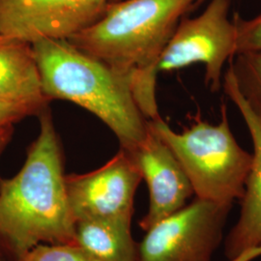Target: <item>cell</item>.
<instances>
[{"label":"cell","instance_id":"1","mask_svg":"<svg viewBox=\"0 0 261 261\" xmlns=\"http://www.w3.org/2000/svg\"><path fill=\"white\" fill-rule=\"evenodd\" d=\"M39 117L23 166L13 177H0V255L6 261L19 260L40 244H76L62 146L47 108Z\"/></svg>","mask_w":261,"mask_h":261},{"label":"cell","instance_id":"10","mask_svg":"<svg viewBox=\"0 0 261 261\" xmlns=\"http://www.w3.org/2000/svg\"><path fill=\"white\" fill-rule=\"evenodd\" d=\"M222 86L241 113L253 147L252 168L241 199L240 218L224 241L225 256L231 260L240 253L261 246V116L239 89L231 64L224 73Z\"/></svg>","mask_w":261,"mask_h":261},{"label":"cell","instance_id":"20","mask_svg":"<svg viewBox=\"0 0 261 261\" xmlns=\"http://www.w3.org/2000/svg\"><path fill=\"white\" fill-rule=\"evenodd\" d=\"M0 261H6V260H5V259H4V258H3V257H2V256H1V255H0Z\"/></svg>","mask_w":261,"mask_h":261},{"label":"cell","instance_id":"19","mask_svg":"<svg viewBox=\"0 0 261 261\" xmlns=\"http://www.w3.org/2000/svg\"><path fill=\"white\" fill-rule=\"evenodd\" d=\"M204 1H206V0H196V6H197L198 4H201V3H203Z\"/></svg>","mask_w":261,"mask_h":261},{"label":"cell","instance_id":"14","mask_svg":"<svg viewBox=\"0 0 261 261\" xmlns=\"http://www.w3.org/2000/svg\"><path fill=\"white\" fill-rule=\"evenodd\" d=\"M18 261H94L77 244H40Z\"/></svg>","mask_w":261,"mask_h":261},{"label":"cell","instance_id":"16","mask_svg":"<svg viewBox=\"0 0 261 261\" xmlns=\"http://www.w3.org/2000/svg\"><path fill=\"white\" fill-rule=\"evenodd\" d=\"M36 112L28 107L0 103V128L6 125H14L23 118L34 115Z\"/></svg>","mask_w":261,"mask_h":261},{"label":"cell","instance_id":"8","mask_svg":"<svg viewBox=\"0 0 261 261\" xmlns=\"http://www.w3.org/2000/svg\"><path fill=\"white\" fill-rule=\"evenodd\" d=\"M110 0H0V33L34 44L68 40L103 16Z\"/></svg>","mask_w":261,"mask_h":261},{"label":"cell","instance_id":"11","mask_svg":"<svg viewBox=\"0 0 261 261\" xmlns=\"http://www.w3.org/2000/svg\"><path fill=\"white\" fill-rule=\"evenodd\" d=\"M49 102L32 44L0 33V103L28 107L39 115Z\"/></svg>","mask_w":261,"mask_h":261},{"label":"cell","instance_id":"3","mask_svg":"<svg viewBox=\"0 0 261 261\" xmlns=\"http://www.w3.org/2000/svg\"><path fill=\"white\" fill-rule=\"evenodd\" d=\"M45 96L75 103L97 116L114 133L123 149L148 134L129 83L102 61L68 40L46 39L32 44Z\"/></svg>","mask_w":261,"mask_h":261},{"label":"cell","instance_id":"7","mask_svg":"<svg viewBox=\"0 0 261 261\" xmlns=\"http://www.w3.org/2000/svg\"><path fill=\"white\" fill-rule=\"evenodd\" d=\"M141 180L140 169L123 148L100 168L67 174L66 195L75 223L99 221L130 227Z\"/></svg>","mask_w":261,"mask_h":261},{"label":"cell","instance_id":"21","mask_svg":"<svg viewBox=\"0 0 261 261\" xmlns=\"http://www.w3.org/2000/svg\"><path fill=\"white\" fill-rule=\"evenodd\" d=\"M115 1H119V0H110L109 2H115Z\"/></svg>","mask_w":261,"mask_h":261},{"label":"cell","instance_id":"9","mask_svg":"<svg viewBox=\"0 0 261 261\" xmlns=\"http://www.w3.org/2000/svg\"><path fill=\"white\" fill-rule=\"evenodd\" d=\"M124 150L140 169L148 187V212L139 223L146 232L154 224L187 205L195 193L173 152L150 128L140 143Z\"/></svg>","mask_w":261,"mask_h":261},{"label":"cell","instance_id":"5","mask_svg":"<svg viewBox=\"0 0 261 261\" xmlns=\"http://www.w3.org/2000/svg\"><path fill=\"white\" fill-rule=\"evenodd\" d=\"M229 10V0H209L201 14L181 19L160 58L159 73L201 63L206 84L213 92L219 91L224 65L235 56V27Z\"/></svg>","mask_w":261,"mask_h":261},{"label":"cell","instance_id":"13","mask_svg":"<svg viewBox=\"0 0 261 261\" xmlns=\"http://www.w3.org/2000/svg\"><path fill=\"white\" fill-rule=\"evenodd\" d=\"M231 63L239 89L261 116V51L236 56Z\"/></svg>","mask_w":261,"mask_h":261},{"label":"cell","instance_id":"6","mask_svg":"<svg viewBox=\"0 0 261 261\" xmlns=\"http://www.w3.org/2000/svg\"><path fill=\"white\" fill-rule=\"evenodd\" d=\"M231 208L196 197L146 231L139 261L212 260Z\"/></svg>","mask_w":261,"mask_h":261},{"label":"cell","instance_id":"12","mask_svg":"<svg viewBox=\"0 0 261 261\" xmlns=\"http://www.w3.org/2000/svg\"><path fill=\"white\" fill-rule=\"evenodd\" d=\"M76 244L94 261H139L138 243L130 227L99 221L75 223Z\"/></svg>","mask_w":261,"mask_h":261},{"label":"cell","instance_id":"4","mask_svg":"<svg viewBox=\"0 0 261 261\" xmlns=\"http://www.w3.org/2000/svg\"><path fill=\"white\" fill-rule=\"evenodd\" d=\"M221 110L217 125L198 119L177 133L159 117L148 126L177 158L196 197L232 205L244 196L252 155L235 140L224 103Z\"/></svg>","mask_w":261,"mask_h":261},{"label":"cell","instance_id":"2","mask_svg":"<svg viewBox=\"0 0 261 261\" xmlns=\"http://www.w3.org/2000/svg\"><path fill=\"white\" fill-rule=\"evenodd\" d=\"M196 0H119L68 41L124 77L147 120L157 119L158 65L178 23Z\"/></svg>","mask_w":261,"mask_h":261},{"label":"cell","instance_id":"18","mask_svg":"<svg viewBox=\"0 0 261 261\" xmlns=\"http://www.w3.org/2000/svg\"><path fill=\"white\" fill-rule=\"evenodd\" d=\"M258 256H261V246L242 252L239 255H237L233 259L228 261H252L255 259L256 257H258Z\"/></svg>","mask_w":261,"mask_h":261},{"label":"cell","instance_id":"15","mask_svg":"<svg viewBox=\"0 0 261 261\" xmlns=\"http://www.w3.org/2000/svg\"><path fill=\"white\" fill-rule=\"evenodd\" d=\"M235 56L261 51V13L252 19H245L234 14Z\"/></svg>","mask_w":261,"mask_h":261},{"label":"cell","instance_id":"17","mask_svg":"<svg viewBox=\"0 0 261 261\" xmlns=\"http://www.w3.org/2000/svg\"><path fill=\"white\" fill-rule=\"evenodd\" d=\"M14 134V125H6L0 128V157L8 146Z\"/></svg>","mask_w":261,"mask_h":261}]
</instances>
